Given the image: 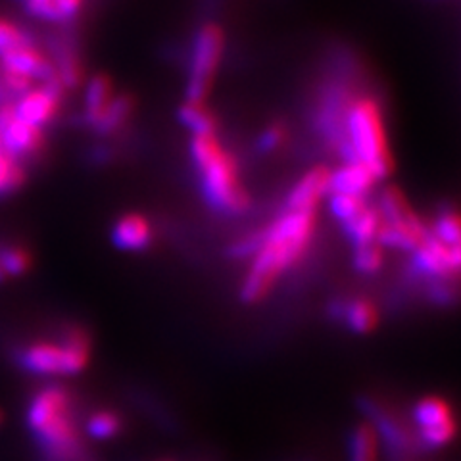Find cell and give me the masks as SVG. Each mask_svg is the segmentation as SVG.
I'll return each instance as SVG.
<instances>
[{"label": "cell", "mask_w": 461, "mask_h": 461, "mask_svg": "<svg viewBox=\"0 0 461 461\" xmlns=\"http://www.w3.org/2000/svg\"><path fill=\"white\" fill-rule=\"evenodd\" d=\"M315 212L285 208L279 218L259 235L252 266L240 288L244 300H262L281 276L300 262L315 233Z\"/></svg>", "instance_id": "6da1fadb"}, {"label": "cell", "mask_w": 461, "mask_h": 461, "mask_svg": "<svg viewBox=\"0 0 461 461\" xmlns=\"http://www.w3.org/2000/svg\"><path fill=\"white\" fill-rule=\"evenodd\" d=\"M344 160L364 164L377 181L391 173L386 133L381 106L371 96L350 98L342 120V142L339 149Z\"/></svg>", "instance_id": "7a4b0ae2"}, {"label": "cell", "mask_w": 461, "mask_h": 461, "mask_svg": "<svg viewBox=\"0 0 461 461\" xmlns=\"http://www.w3.org/2000/svg\"><path fill=\"white\" fill-rule=\"evenodd\" d=\"M191 158L198 171L202 194L213 210L237 215L249 208V194L239 179L235 158L218 135L193 137Z\"/></svg>", "instance_id": "3957f363"}, {"label": "cell", "mask_w": 461, "mask_h": 461, "mask_svg": "<svg viewBox=\"0 0 461 461\" xmlns=\"http://www.w3.org/2000/svg\"><path fill=\"white\" fill-rule=\"evenodd\" d=\"M33 430L50 461H76L81 440L69 394L60 386H47L32 400L27 411Z\"/></svg>", "instance_id": "277c9868"}, {"label": "cell", "mask_w": 461, "mask_h": 461, "mask_svg": "<svg viewBox=\"0 0 461 461\" xmlns=\"http://www.w3.org/2000/svg\"><path fill=\"white\" fill-rule=\"evenodd\" d=\"M91 344L81 329H71L64 342H37L20 354V364L37 375H76L89 364Z\"/></svg>", "instance_id": "5b68a950"}, {"label": "cell", "mask_w": 461, "mask_h": 461, "mask_svg": "<svg viewBox=\"0 0 461 461\" xmlns=\"http://www.w3.org/2000/svg\"><path fill=\"white\" fill-rule=\"evenodd\" d=\"M225 49L223 32L213 23L200 27L193 41L189 74H186V100L189 103H204L208 96L215 74L221 62Z\"/></svg>", "instance_id": "8992f818"}, {"label": "cell", "mask_w": 461, "mask_h": 461, "mask_svg": "<svg viewBox=\"0 0 461 461\" xmlns=\"http://www.w3.org/2000/svg\"><path fill=\"white\" fill-rule=\"evenodd\" d=\"M62 93L64 85L60 79L41 83L39 86H32L27 93L18 96L14 108H16L18 118L42 129L56 118L58 110H60Z\"/></svg>", "instance_id": "52a82bcc"}, {"label": "cell", "mask_w": 461, "mask_h": 461, "mask_svg": "<svg viewBox=\"0 0 461 461\" xmlns=\"http://www.w3.org/2000/svg\"><path fill=\"white\" fill-rule=\"evenodd\" d=\"M415 423L420 427V438L425 446L438 448L448 444L456 435V421L448 403L440 398H425L413 410Z\"/></svg>", "instance_id": "ba28073f"}, {"label": "cell", "mask_w": 461, "mask_h": 461, "mask_svg": "<svg viewBox=\"0 0 461 461\" xmlns=\"http://www.w3.org/2000/svg\"><path fill=\"white\" fill-rule=\"evenodd\" d=\"M413 266L423 276L450 279L459 271L461 250L459 247H448L429 233V237L413 250Z\"/></svg>", "instance_id": "9c48e42d"}, {"label": "cell", "mask_w": 461, "mask_h": 461, "mask_svg": "<svg viewBox=\"0 0 461 461\" xmlns=\"http://www.w3.org/2000/svg\"><path fill=\"white\" fill-rule=\"evenodd\" d=\"M375 183H377V179H375L373 173L356 160H344V164L337 171H329L330 194H348L364 198Z\"/></svg>", "instance_id": "30bf717a"}, {"label": "cell", "mask_w": 461, "mask_h": 461, "mask_svg": "<svg viewBox=\"0 0 461 461\" xmlns=\"http://www.w3.org/2000/svg\"><path fill=\"white\" fill-rule=\"evenodd\" d=\"M325 194H329V171L325 167H313L294 183L286 196L285 208L317 210Z\"/></svg>", "instance_id": "8fae6325"}, {"label": "cell", "mask_w": 461, "mask_h": 461, "mask_svg": "<svg viewBox=\"0 0 461 461\" xmlns=\"http://www.w3.org/2000/svg\"><path fill=\"white\" fill-rule=\"evenodd\" d=\"M429 237V229L425 223L413 213L411 218L394 223H384L379 229L377 244L379 247L415 250Z\"/></svg>", "instance_id": "7c38bea8"}, {"label": "cell", "mask_w": 461, "mask_h": 461, "mask_svg": "<svg viewBox=\"0 0 461 461\" xmlns=\"http://www.w3.org/2000/svg\"><path fill=\"white\" fill-rule=\"evenodd\" d=\"M152 239V229L150 223L142 218L139 213H129L123 215L118 223L113 225L112 230V240L115 242V247L122 250H142L147 249Z\"/></svg>", "instance_id": "4fadbf2b"}, {"label": "cell", "mask_w": 461, "mask_h": 461, "mask_svg": "<svg viewBox=\"0 0 461 461\" xmlns=\"http://www.w3.org/2000/svg\"><path fill=\"white\" fill-rule=\"evenodd\" d=\"M113 96L115 95L112 89V83L106 76L93 77L85 93V112H83L85 122L91 127H95L96 122L100 120V115H103L110 106Z\"/></svg>", "instance_id": "5bb4252c"}, {"label": "cell", "mask_w": 461, "mask_h": 461, "mask_svg": "<svg viewBox=\"0 0 461 461\" xmlns=\"http://www.w3.org/2000/svg\"><path fill=\"white\" fill-rule=\"evenodd\" d=\"M381 225H383L381 213L373 208H366L356 220L344 225V230L354 247L359 249V247H367V244H377Z\"/></svg>", "instance_id": "9a60e30c"}, {"label": "cell", "mask_w": 461, "mask_h": 461, "mask_svg": "<svg viewBox=\"0 0 461 461\" xmlns=\"http://www.w3.org/2000/svg\"><path fill=\"white\" fill-rule=\"evenodd\" d=\"M337 313L340 317H344L346 323H348V327L352 330H356V333H362V335L373 330L375 325H377V321H379L377 310H375L371 302L362 300V298L339 304Z\"/></svg>", "instance_id": "2e32d148"}, {"label": "cell", "mask_w": 461, "mask_h": 461, "mask_svg": "<svg viewBox=\"0 0 461 461\" xmlns=\"http://www.w3.org/2000/svg\"><path fill=\"white\" fill-rule=\"evenodd\" d=\"M179 120L189 129L193 137L196 135H215V118L204 106V103H186L179 108Z\"/></svg>", "instance_id": "e0dca14e"}, {"label": "cell", "mask_w": 461, "mask_h": 461, "mask_svg": "<svg viewBox=\"0 0 461 461\" xmlns=\"http://www.w3.org/2000/svg\"><path fill=\"white\" fill-rule=\"evenodd\" d=\"M133 112V103L131 98L129 96H123V95H115L112 98L110 106L106 108V112L100 115V120L96 122V125L93 127L96 133L100 135H110V133H115L118 129L123 127V123H127L129 115H131Z\"/></svg>", "instance_id": "ac0fdd59"}, {"label": "cell", "mask_w": 461, "mask_h": 461, "mask_svg": "<svg viewBox=\"0 0 461 461\" xmlns=\"http://www.w3.org/2000/svg\"><path fill=\"white\" fill-rule=\"evenodd\" d=\"M25 179L23 164L0 149V196H8L22 189Z\"/></svg>", "instance_id": "d6986e66"}, {"label": "cell", "mask_w": 461, "mask_h": 461, "mask_svg": "<svg viewBox=\"0 0 461 461\" xmlns=\"http://www.w3.org/2000/svg\"><path fill=\"white\" fill-rule=\"evenodd\" d=\"M379 435L373 425H359L352 437V461H377Z\"/></svg>", "instance_id": "ffe728a7"}, {"label": "cell", "mask_w": 461, "mask_h": 461, "mask_svg": "<svg viewBox=\"0 0 461 461\" xmlns=\"http://www.w3.org/2000/svg\"><path fill=\"white\" fill-rule=\"evenodd\" d=\"M32 45H37L32 33L25 32L18 23L0 18V56Z\"/></svg>", "instance_id": "44dd1931"}, {"label": "cell", "mask_w": 461, "mask_h": 461, "mask_svg": "<svg viewBox=\"0 0 461 461\" xmlns=\"http://www.w3.org/2000/svg\"><path fill=\"white\" fill-rule=\"evenodd\" d=\"M32 266V258L27 250L20 247H12V244H0V269H3L5 277H18Z\"/></svg>", "instance_id": "7402d4cb"}, {"label": "cell", "mask_w": 461, "mask_h": 461, "mask_svg": "<svg viewBox=\"0 0 461 461\" xmlns=\"http://www.w3.org/2000/svg\"><path fill=\"white\" fill-rule=\"evenodd\" d=\"M329 208H330V213H333L342 225H346L352 220H356L367 206H366V198L348 196V194H330Z\"/></svg>", "instance_id": "603a6c76"}, {"label": "cell", "mask_w": 461, "mask_h": 461, "mask_svg": "<svg viewBox=\"0 0 461 461\" xmlns=\"http://www.w3.org/2000/svg\"><path fill=\"white\" fill-rule=\"evenodd\" d=\"M118 430H120L118 415L110 411L95 413L89 420V423H86V432L98 440L112 438L113 435H118Z\"/></svg>", "instance_id": "cb8c5ba5"}, {"label": "cell", "mask_w": 461, "mask_h": 461, "mask_svg": "<svg viewBox=\"0 0 461 461\" xmlns=\"http://www.w3.org/2000/svg\"><path fill=\"white\" fill-rule=\"evenodd\" d=\"M430 235L448 247H459V218L454 212L440 213Z\"/></svg>", "instance_id": "d4e9b609"}, {"label": "cell", "mask_w": 461, "mask_h": 461, "mask_svg": "<svg viewBox=\"0 0 461 461\" xmlns=\"http://www.w3.org/2000/svg\"><path fill=\"white\" fill-rule=\"evenodd\" d=\"M354 266L357 271L367 273V276L377 273L383 266V252L379 249V244H367V247L356 249Z\"/></svg>", "instance_id": "484cf974"}, {"label": "cell", "mask_w": 461, "mask_h": 461, "mask_svg": "<svg viewBox=\"0 0 461 461\" xmlns=\"http://www.w3.org/2000/svg\"><path fill=\"white\" fill-rule=\"evenodd\" d=\"M375 432L381 435L386 440V444L391 446V448L400 450V448H406V446H408L406 432H403L398 427V423L391 420V417L377 415V429H375Z\"/></svg>", "instance_id": "4316f807"}, {"label": "cell", "mask_w": 461, "mask_h": 461, "mask_svg": "<svg viewBox=\"0 0 461 461\" xmlns=\"http://www.w3.org/2000/svg\"><path fill=\"white\" fill-rule=\"evenodd\" d=\"M285 129L281 127V125H271V127H267L266 131L259 135V139H258V149L262 150V152H273V150H277L281 144H283V140H285Z\"/></svg>", "instance_id": "83f0119b"}]
</instances>
